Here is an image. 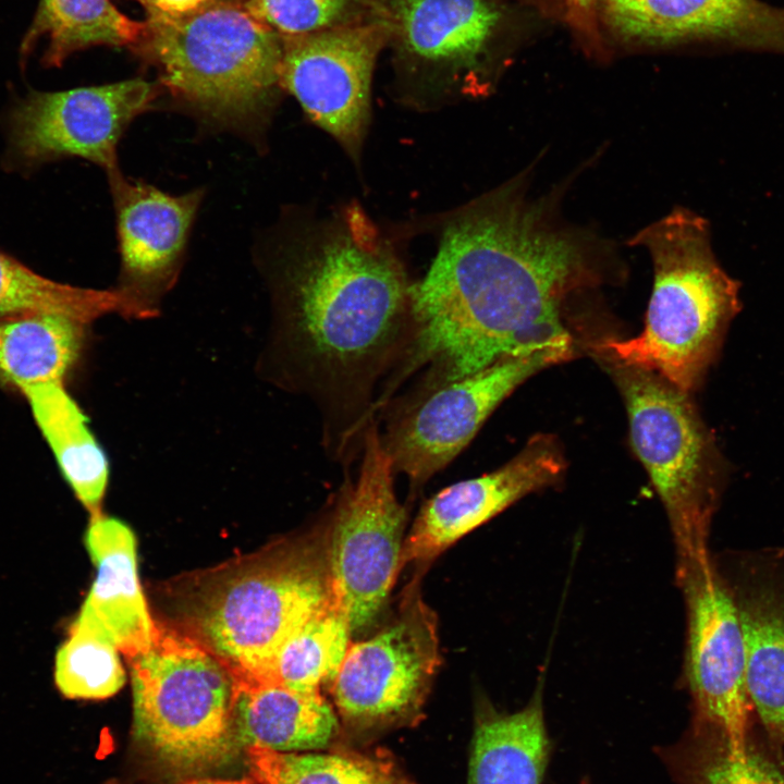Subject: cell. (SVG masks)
I'll list each match as a JSON object with an SVG mask.
<instances>
[{
	"label": "cell",
	"mask_w": 784,
	"mask_h": 784,
	"mask_svg": "<svg viewBox=\"0 0 784 784\" xmlns=\"http://www.w3.org/2000/svg\"><path fill=\"white\" fill-rule=\"evenodd\" d=\"M408 98L418 105L488 93L503 23L495 0H379Z\"/></svg>",
	"instance_id": "cell-11"
},
{
	"label": "cell",
	"mask_w": 784,
	"mask_h": 784,
	"mask_svg": "<svg viewBox=\"0 0 784 784\" xmlns=\"http://www.w3.org/2000/svg\"><path fill=\"white\" fill-rule=\"evenodd\" d=\"M749 568L734 587L746 654V686L760 726L784 749V579Z\"/></svg>",
	"instance_id": "cell-19"
},
{
	"label": "cell",
	"mask_w": 784,
	"mask_h": 784,
	"mask_svg": "<svg viewBox=\"0 0 784 784\" xmlns=\"http://www.w3.org/2000/svg\"><path fill=\"white\" fill-rule=\"evenodd\" d=\"M355 478L348 477L328 519L333 590L353 634L369 627L400 574L406 511L394 489V468L378 422L367 430Z\"/></svg>",
	"instance_id": "cell-9"
},
{
	"label": "cell",
	"mask_w": 784,
	"mask_h": 784,
	"mask_svg": "<svg viewBox=\"0 0 784 784\" xmlns=\"http://www.w3.org/2000/svg\"><path fill=\"white\" fill-rule=\"evenodd\" d=\"M335 597L328 520L203 576L185 634L231 671L235 690L262 685L284 642Z\"/></svg>",
	"instance_id": "cell-4"
},
{
	"label": "cell",
	"mask_w": 784,
	"mask_h": 784,
	"mask_svg": "<svg viewBox=\"0 0 784 784\" xmlns=\"http://www.w3.org/2000/svg\"><path fill=\"white\" fill-rule=\"evenodd\" d=\"M120 650L93 617L79 612L56 654L54 683L70 699H103L125 683Z\"/></svg>",
	"instance_id": "cell-29"
},
{
	"label": "cell",
	"mask_w": 784,
	"mask_h": 784,
	"mask_svg": "<svg viewBox=\"0 0 784 784\" xmlns=\"http://www.w3.org/2000/svg\"><path fill=\"white\" fill-rule=\"evenodd\" d=\"M519 174L456 212L425 277L413 284L416 340L399 387L456 379L501 359L573 350L562 321L573 294L605 279L608 241L567 224L556 199Z\"/></svg>",
	"instance_id": "cell-2"
},
{
	"label": "cell",
	"mask_w": 784,
	"mask_h": 784,
	"mask_svg": "<svg viewBox=\"0 0 784 784\" xmlns=\"http://www.w3.org/2000/svg\"><path fill=\"white\" fill-rule=\"evenodd\" d=\"M135 47L204 127L264 147L282 90V38L244 4L217 0L185 15L147 13Z\"/></svg>",
	"instance_id": "cell-3"
},
{
	"label": "cell",
	"mask_w": 784,
	"mask_h": 784,
	"mask_svg": "<svg viewBox=\"0 0 784 784\" xmlns=\"http://www.w3.org/2000/svg\"><path fill=\"white\" fill-rule=\"evenodd\" d=\"M182 784H252V783L246 780H241V781L196 780V781H188V782H185Z\"/></svg>",
	"instance_id": "cell-33"
},
{
	"label": "cell",
	"mask_w": 784,
	"mask_h": 784,
	"mask_svg": "<svg viewBox=\"0 0 784 784\" xmlns=\"http://www.w3.org/2000/svg\"><path fill=\"white\" fill-rule=\"evenodd\" d=\"M232 727L248 745L283 752L324 750L340 736L336 712L321 693L279 684L236 690Z\"/></svg>",
	"instance_id": "cell-21"
},
{
	"label": "cell",
	"mask_w": 784,
	"mask_h": 784,
	"mask_svg": "<svg viewBox=\"0 0 784 784\" xmlns=\"http://www.w3.org/2000/svg\"><path fill=\"white\" fill-rule=\"evenodd\" d=\"M600 15L625 41L712 39L784 51V10L759 0H600Z\"/></svg>",
	"instance_id": "cell-17"
},
{
	"label": "cell",
	"mask_w": 784,
	"mask_h": 784,
	"mask_svg": "<svg viewBox=\"0 0 784 784\" xmlns=\"http://www.w3.org/2000/svg\"><path fill=\"white\" fill-rule=\"evenodd\" d=\"M687 614L685 674L693 722L745 746L754 726L746 686L744 634L730 583L709 549L676 561Z\"/></svg>",
	"instance_id": "cell-12"
},
{
	"label": "cell",
	"mask_w": 784,
	"mask_h": 784,
	"mask_svg": "<svg viewBox=\"0 0 784 784\" xmlns=\"http://www.w3.org/2000/svg\"><path fill=\"white\" fill-rule=\"evenodd\" d=\"M130 662L136 738L174 767L199 769L225 758L235 698L226 665L158 623L150 646Z\"/></svg>",
	"instance_id": "cell-6"
},
{
	"label": "cell",
	"mask_w": 784,
	"mask_h": 784,
	"mask_svg": "<svg viewBox=\"0 0 784 784\" xmlns=\"http://www.w3.org/2000/svg\"><path fill=\"white\" fill-rule=\"evenodd\" d=\"M35 420L60 470L91 517L100 515L109 480V461L87 425V417L62 381L25 387Z\"/></svg>",
	"instance_id": "cell-22"
},
{
	"label": "cell",
	"mask_w": 784,
	"mask_h": 784,
	"mask_svg": "<svg viewBox=\"0 0 784 784\" xmlns=\"http://www.w3.org/2000/svg\"><path fill=\"white\" fill-rule=\"evenodd\" d=\"M88 321L62 313H33L0 320V384L62 381L83 350Z\"/></svg>",
	"instance_id": "cell-24"
},
{
	"label": "cell",
	"mask_w": 784,
	"mask_h": 784,
	"mask_svg": "<svg viewBox=\"0 0 784 784\" xmlns=\"http://www.w3.org/2000/svg\"><path fill=\"white\" fill-rule=\"evenodd\" d=\"M281 38L282 89L357 162L370 123L373 68L389 44L387 22L377 19Z\"/></svg>",
	"instance_id": "cell-14"
},
{
	"label": "cell",
	"mask_w": 784,
	"mask_h": 784,
	"mask_svg": "<svg viewBox=\"0 0 784 784\" xmlns=\"http://www.w3.org/2000/svg\"><path fill=\"white\" fill-rule=\"evenodd\" d=\"M159 84L143 78L61 91H30L5 119L9 166L34 168L82 158L106 174L119 169L118 144L130 124L155 108Z\"/></svg>",
	"instance_id": "cell-13"
},
{
	"label": "cell",
	"mask_w": 784,
	"mask_h": 784,
	"mask_svg": "<svg viewBox=\"0 0 784 784\" xmlns=\"http://www.w3.org/2000/svg\"><path fill=\"white\" fill-rule=\"evenodd\" d=\"M257 262L271 304L259 373L311 400L327 453L351 465L413 350L414 282L355 203L278 228Z\"/></svg>",
	"instance_id": "cell-1"
},
{
	"label": "cell",
	"mask_w": 784,
	"mask_h": 784,
	"mask_svg": "<svg viewBox=\"0 0 784 784\" xmlns=\"http://www.w3.org/2000/svg\"><path fill=\"white\" fill-rule=\"evenodd\" d=\"M352 635L348 616L335 596L284 642L262 685L321 693L322 686H330L335 678Z\"/></svg>",
	"instance_id": "cell-27"
},
{
	"label": "cell",
	"mask_w": 784,
	"mask_h": 784,
	"mask_svg": "<svg viewBox=\"0 0 784 784\" xmlns=\"http://www.w3.org/2000/svg\"><path fill=\"white\" fill-rule=\"evenodd\" d=\"M113 289L72 286L41 277L0 252V320L33 313H62L93 323L119 313Z\"/></svg>",
	"instance_id": "cell-28"
},
{
	"label": "cell",
	"mask_w": 784,
	"mask_h": 784,
	"mask_svg": "<svg viewBox=\"0 0 784 784\" xmlns=\"http://www.w3.org/2000/svg\"><path fill=\"white\" fill-rule=\"evenodd\" d=\"M86 549L97 568L81 612L97 621L128 661L145 651L154 638L152 620L137 573V544L122 520L91 517Z\"/></svg>",
	"instance_id": "cell-18"
},
{
	"label": "cell",
	"mask_w": 784,
	"mask_h": 784,
	"mask_svg": "<svg viewBox=\"0 0 784 784\" xmlns=\"http://www.w3.org/2000/svg\"><path fill=\"white\" fill-rule=\"evenodd\" d=\"M440 664L438 618L416 576L394 617L351 642L330 685L340 723L336 746L366 748L388 732L416 725Z\"/></svg>",
	"instance_id": "cell-8"
},
{
	"label": "cell",
	"mask_w": 784,
	"mask_h": 784,
	"mask_svg": "<svg viewBox=\"0 0 784 784\" xmlns=\"http://www.w3.org/2000/svg\"><path fill=\"white\" fill-rule=\"evenodd\" d=\"M147 13L179 16L193 13L217 0H136Z\"/></svg>",
	"instance_id": "cell-32"
},
{
	"label": "cell",
	"mask_w": 784,
	"mask_h": 784,
	"mask_svg": "<svg viewBox=\"0 0 784 784\" xmlns=\"http://www.w3.org/2000/svg\"><path fill=\"white\" fill-rule=\"evenodd\" d=\"M627 244L645 248L652 262L645 328L633 339L605 341L596 350L688 394L702 382L739 311V285L719 265L707 220L686 208H674Z\"/></svg>",
	"instance_id": "cell-5"
},
{
	"label": "cell",
	"mask_w": 784,
	"mask_h": 784,
	"mask_svg": "<svg viewBox=\"0 0 784 784\" xmlns=\"http://www.w3.org/2000/svg\"><path fill=\"white\" fill-rule=\"evenodd\" d=\"M247 11L282 36L378 19L379 0H247Z\"/></svg>",
	"instance_id": "cell-30"
},
{
	"label": "cell",
	"mask_w": 784,
	"mask_h": 784,
	"mask_svg": "<svg viewBox=\"0 0 784 784\" xmlns=\"http://www.w3.org/2000/svg\"><path fill=\"white\" fill-rule=\"evenodd\" d=\"M566 468L553 436L538 434L503 466L428 499L405 536L401 566L425 565L525 495L555 485Z\"/></svg>",
	"instance_id": "cell-16"
},
{
	"label": "cell",
	"mask_w": 784,
	"mask_h": 784,
	"mask_svg": "<svg viewBox=\"0 0 784 784\" xmlns=\"http://www.w3.org/2000/svg\"><path fill=\"white\" fill-rule=\"evenodd\" d=\"M563 2L567 24L587 48L600 52L602 50L599 30L600 0H563Z\"/></svg>",
	"instance_id": "cell-31"
},
{
	"label": "cell",
	"mask_w": 784,
	"mask_h": 784,
	"mask_svg": "<svg viewBox=\"0 0 784 784\" xmlns=\"http://www.w3.org/2000/svg\"><path fill=\"white\" fill-rule=\"evenodd\" d=\"M143 30L144 22L128 19L110 0H40L21 53L27 57L46 37L44 65L61 66L70 54L91 46H135Z\"/></svg>",
	"instance_id": "cell-26"
},
{
	"label": "cell",
	"mask_w": 784,
	"mask_h": 784,
	"mask_svg": "<svg viewBox=\"0 0 784 784\" xmlns=\"http://www.w3.org/2000/svg\"><path fill=\"white\" fill-rule=\"evenodd\" d=\"M611 362L632 443L665 510L676 559L709 548L723 473L713 438L687 393L653 372Z\"/></svg>",
	"instance_id": "cell-7"
},
{
	"label": "cell",
	"mask_w": 784,
	"mask_h": 784,
	"mask_svg": "<svg viewBox=\"0 0 784 784\" xmlns=\"http://www.w3.org/2000/svg\"><path fill=\"white\" fill-rule=\"evenodd\" d=\"M666 758L678 784H784L783 748L761 726L737 747L721 730L691 722Z\"/></svg>",
	"instance_id": "cell-23"
},
{
	"label": "cell",
	"mask_w": 784,
	"mask_h": 784,
	"mask_svg": "<svg viewBox=\"0 0 784 784\" xmlns=\"http://www.w3.org/2000/svg\"><path fill=\"white\" fill-rule=\"evenodd\" d=\"M572 356L573 350L546 348L501 359L456 379L420 381L409 394L383 408L387 418L380 439L394 471L406 477L413 491L419 489L468 445L522 382Z\"/></svg>",
	"instance_id": "cell-10"
},
{
	"label": "cell",
	"mask_w": 784,
	"mask_h": 784,
	"mask_svg": "<svg viewBox=\"0 0 784 784\" xmlns=\"http://www.w3.org/2000/svg\"><path fill=\"white\" fill-rule=\"evenodd\" d=\"M550 751L541 686L524 708L514 712L479 702L467 784H542Z\"/></svg>",
	"instance_id": "cell-20"
},
{
	"label": "cell",
	"mask_w": 784,
	"mask_h": 784,
	"mask_svg": "<svg viewBox=\"0 0 784 784\" xmlns=\"http://www.w3.org/2000/svg\"><path fill=\"white\" fill-rule=\"evenodd\" d=\"M247 756L258 784H417L381 747L283 752L248 745Z\"/></svg>",
	"instance_id": "cell-25"
},
{
	"label": "cell",
	"mask_w": 784,
	"mask_h": 784,
	"mask_svg": "<svg viewBox=\"0 0 784 784\" xmlns=\"http://www.w3.org/2000/svg\"><path fill=\"white\" fill-rule=\"evenodd\" d=\"M107 177L121 257L113 289L121 298L123 318L150 319L158 316L180 275L204 191L174 196L126 177L120 168Z\"/></svg>",
	"instance_id": "cell-15"
}]
</instances>
